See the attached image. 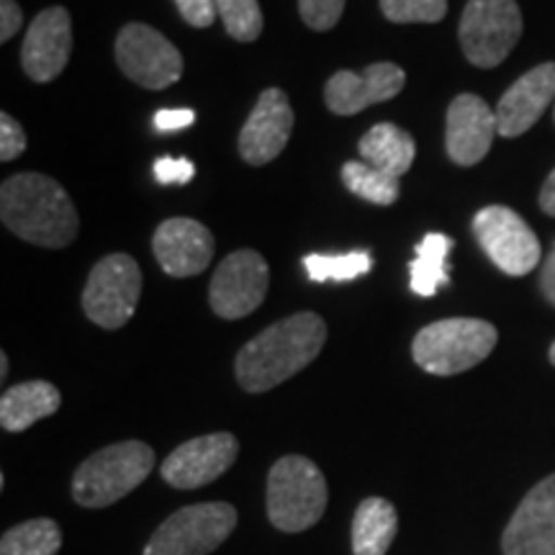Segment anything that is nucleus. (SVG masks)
I'll return each instance as SVG.
<instances>
[{"label": "nucleus", "mask_w": 555, "mask_h": 555, "mask_svg": "<svg viewBox=\"0 0 555 555\" xmlns=\"http://www.w3.org/2000/svg\"><path fill=\"white\" fill-rule=\"evenodd\" d=\"M196 176V165L185 157H163L155 163V178L163 185H185Z\"/></svg>", "instance_id": "obj_31"}, {"label": "nucleus", "mask_w": 555, "mask_h": 555, "mask_svg": "<svg viewBox=\"0 0 555 555\" xmlns=\"http://www.w3.org/2000/svg\"><path fill=\"white\" fill-rule=\"evenodd\" d=\"M116 62L124 75L142 88L165 90L183 75V57L176 44L147 24H127L116 39Z\"/></svg>", "instance_id": "obj_10"}, {"label": "nucleus", "mask_w": 555, "mask_h": 555, "mask_svg": "<svg viewBox=\"0 0 555 555\" xmlns=\"http://www.w3.org/2000/svg\"><path fill=\"white\" fill-rule=\"evenodd\" d=\"M155 468V450L142 440H124L99 450L73 476V499L86 509L116 504Z\"/></svg>", "instance_id": "obj_3"}, {"label": "nucleus", "mask_w": 555, "mask_h": 555, "mask_svg": "<svg viewBox=\"0 0 555 555\" xmlns=\"http://www.w3.org/2000/svg\"><path fill=\"white\" fill-rule=\"evenodd\" d=\"M224 29L237 41H255L262 34V11L258 0H217Z\"/></svg>", "instance_id": "obj_27"}, {"label": "nucleus", "mask_w": 555, "mask_h": 555, "mask_svg": "<svg viewBox=\"0 0 555 555\" xmlns=\"http://www.w3.org/2000/svg\"><path fill=\"white\" fill-rule=\"evenodd\" d=\"M360 155L367 165L388 172V176L401 178L412 168L416 144L409 131H404L397 124H376L373 129L365 131V137L360 139Z\"/></svg>", "instance_id": "obj_22"}, {"label": "nucleus", "mask_w": 555, "mask_h": 555, "mask_svg": "<svg viewBox=\"0 0 555 555\" xmlns=\"http://www.w3.org/2000/svg\"><path fill=\"white\" fill-rule=\"evenodd\" d=\"M196 121V111L191 108H163L155 114V129L168 134V131L189 129Z\"/></svg>", "instance_id": "obj_33"}, {"label": "nucleus", "mask_w": 555, "mask_h": 555, "mask_svg": "<svg viewBox=\"0 0 555 555\" xmlns=\"http://www.w3.org/2000/svg\"><path fill=\"white\" fill-rule=\"evenodd\" d=\"M26 150V134L11 114H0V159L11 163Z\"/></svg>", "instance_id": "obj_30"}, {"label": "nucleus", "mask_w": 555, "mask_h": 555, "mask_svg": "<svg viewBox=\"0 0 555 555\" xmlns=\"http://www.w3.org/2000/svg\"><path fill=\"white\" fill-rule=\"evenodd\" d=\"M551 363H553V365H555V343H553V345H551Z\"/></svg>", "instance_id": "obj_38"}, {"label": "nucleus", "mask_w": 555, "mask_h": 555, "mask_svg": "<svg viewBox=\"0 0 555 555\" xmlns=\"http://www.w3.org/2000/svg\"><path fill=\"white\" fill-rule=\"evenodd\" d=\"M324 343H327L324 319L314 311H298L270 324L242 347L234 360V376L245 391L266 393L314 363Z\"/></svg>", "instance_id": "obj_1"}, {"label": "nucleus", "mask_w": 555, "mask_h": 555, "mask_svg": "<svg viewBox=\"0 0 555 555\" xmlns=\"http://www.w3.org/2000/svg\"><path fill=\"white\" fill-rule=\"evenodd\" d=\"M406 86V73L393 62H376L363 73L339 69L324 86L327 108L337 116H352L376 103L391 101Z\"/></svg>", "instance_id": "obj_14"}, {"label": "nucleus", "mask_w": 555, "mask_h": 555, "mask_svg": "<svg viewBox=\"0 0 555 555\" xmlns=\"http://www.w3.org/2000/svg\"><path fill=\"white\" fill-rule=\"evenodd\" d=\"M294 129V108L281 88L262 90L240 131V152L249 165H268L286 150Z\"/></svg>", "instance_id": "obj_15"}, {"label": "nucleus", "mask_w": 555, "mask_h": 555, "mask_svg": "<svg viewBox=\"0 0 555 555\" xmlns=\"http://www.w3.org/2000/svg\"><path fill=\"white\" fill-rule=\"evenodd\" d=\"M62 404L57 386L50 380H26L5 388L0 399V425L5 433H24L44 416H52Z\"/></svg>", "instance_id": "obj_20"}, {"label": "nucleus", "mask_w": 555, "mask_h": 555, "mask_svg": "<svg viewBox=\"0 0 555 555\" xmlns=\"http://www.w3.org/2000/svg\"><path fill=\"white\" fill-rule=\"evenodd\" d=\"M309 281L327 283V281H356L373 268L371 253L356 249V253L345 255H307L304 258Z\"/></svg>", "instance_id": "obj_26"}, {"label": "nucleus", "mask_w": 555, "mask_h": 555, "mask_svg": "<svg viewBox=\"0 0 555 555\" xmlns=\"http://www.w3.org/2000/svg\"><path fill=\"white\" fill-rule=\"evenodd\" d=\"M474 234L491 262L512 278L527 275L543 258L535 232L506 206L481 208L474 219Z\"/></svg>", "instance_id": "obj_9"}, {"label": "nucleus", "mask_w": 555, "mask_h": 555, "mask_svg": "<svg viewBox=\"0 0 555 555\" xmlns=\"http://www.w3.org/2000/svg\"><path fill=\"white\" fill-rule=\"evenodd\" d=\"M5 376H9V356H5V352H0V378L5 380Z\"/></svg>", "instance_id": "obj_37"}, {"label": "nucleus", "mask_w": 555, "mask_h": 555, "mask_svg": "<svg viewBox=\"0 0 555 555\" xmlns=\"http://www.w3.org/2000/svg\"><path fill=\"white\" fill-rule=\"evenodd\" d=\"M327 481L314 461L286 455L268 474V519L281 532H304L327 509Z\"/></svg>", "instance_id": "obj_4"}, {"label": "nucleus", "mask_w": 555, "mask_h": 555, "mask_svg": "<svg viewBox=\"0 0 555 555\" xmlns=\"http://www.w3.org/2000/svg\"><path fill=\"white\" fill-rule=\"evenodd\" d=\"M180 16L189 21L196 29H206L217 18V0H176Z\"/></svg>", "instance_id": "obj_32"}, {"label": "nucleus", "mask_w": 555, "mask_h": 555, "mask_svg": "<svg viewBox=\"0 0 555 555\" xmlns=\"http://www.w3.org/2000/svg\"><path fill=\"white\" fill-rule=\"evenodd\" d=\"M60 547L62 530L50 517L21 522L0 538V555H57Z\"/></svg>", "instance_id": "obj_24"}, {"label": "nucleus", "mask_w": 555, "mask_h": 555, "mask_svg": "<svg viewBox=\"0 0 555 555\" xmlns=\"http://www.w3.org/2000/svg\"><path fill=\"white\" fill-rule=\"evenodd\" d=\"M496 134V111H491L483 99L474 93H463L450 103L446 147L455 165L468 168V165L481 163L489 155Z\"/></svg>", "instance_id": "obj_18"}, {"label": "nucleus", "mask_w": 555, "mask_h": 555, "mask_svg": "<svg viewBox=\"0 0 555 555\" xmlns=\"http://www.w3.org/2000/svg\"><path fill=\"white\" fill-rule=\"evenodd\" d=\"M0 219L21 240L60 249L78 234V211L57 180L18 172L0 189Z\"/></svg>", "instance_id": "obj_2"}, {"label": "nucleus", "mask_w": 555, "mask_h": 555, "mask_svg": "<svg viewBox=\"0 0 555 555\" xmlns=\"http://www.w3.org/2000/svg\"><path fill=\"white\" fill-rule=\"evenodd\" d=\"M21 24H24V13L16 0H0V41H11L16 37Z\"/></svg>", "instance_id": "obj_34"}, {"label": "nucleus", "mask_w": 555, "mask_h": 555, "mask_svg": "<svg viewBox=\"0 0 555 555\" xmlns=\"http://www.w3.org/2000/svg\"><path fill=\"white\" fill-rule=\"evenodd\" d=\"M73 52V21L62 5L41 11L26 31L21 62L34 82H50L67 67Z\"/></svg>", "instance_id": "obj_16"}, {"label": "nucleus", "mask_w": 555, "mask_h": 555, "mask_svg": "<svg viewBox=\"0 0 555 555\" xmlns=\"http://www.w3.org/2000/svg\"><path fill=\"white\" fill-rule=\"evenodd\" d=\"M540 291H543V296L555 307V249L547 255V260L543 262V273H540Z\"/></svg>", "instance_id": "obj_35"}, {"label": "nucleus", "mask_w": 555, "mask_h": 555, "mask_svg": "<svg viewBox=\"0 0 555 555\" xmlns=\"http://www.w3.org/2000/svg\"><path fill=\"white\" fill-rule=\"evenodd\" d=\"M142 296V270L129 255L116 253L90 270L82 291V309L103 330H121L134 317Z\"/></svg>", "instance_id": "obj_8"}, {"label": "nucleus", "mask_w": 555, "mask_h": 555, "mask_svg": "<svg viewBox=\"0 0 555 555\" xmlns=\"http://www.w3.org/2000/svg\"><path fill=\"white\" fill-rule=\"evenodd\" d=\"M499 332L483 319H442L416 332L414 363L433 376H455L483 363L496 347Z\"/></svg>", "instance_id": "obj_5"}, {"label": "nucleus", "mask_w": 555, "mask_h": 555, "mask_svg": "<svg viewBox=\"0 0 555 555\" xmlns=\"http://www.w3.org/2000/svg\"><path fill=\"white\" fill-rule=\"evenodd\" d=\"M399 530V515L384 496H367L352 517V553L386 555Z\"/></svg>", "instance_id": "obj_21"}, {"label": "nucleus", "mask_w": 555, "mask_h": 555, "mask_svg": "<svg viewBox=\"0 0 555 555\" xmlns=\"http://www.w3.org/2000/svg\"><path fill=\"white\" fill-rule=\"evenodd\" d=\"M343 183L352 196L371 201L378 206H391L399 198V178L388 176V172L373 168L365 159H352L345 163Z\"/></svg>", "instance_id": "obj_25"}, {"label": "nucleus", "mask_w": 555, "mask_h": 555, "mask_svg": "<svg viewBox=\"0 0 555 555\" xmlns=\"http://www.w3.org/2000/svg\"><path fill=\"white\" fill-rule=\"evenodd\" d=\"M461 47L470 65L496 67L522 37L517 0H468L461 16Z\"/></svg>", "instance_id": "obj_7"}, {"label": "nucleus", "mask_w": 555, "mask_h": 555, "mask_svg": "<svg viewBox=\"0 0 555 555\" xmlns=\"http://www.w3.org/2000/svg\"><path fill=\"white\" fill-rule=\"evenodd\" d=\"M270 286V268L255 249H237L219 262L211 278L208 301L221 319H242L253 314L266 301Z\"/></svg>", "instance_id": "obj_11"}, {"label": "nucleus", "mask_w": 555, "mask_h": 555, "mask_svg": "<svg viewBox=\"0 0 555 555\" xmlns=\"http://www.w3.org/2000/svg\"><path fill=\"white\" fill-rule=\"evenodd\" d=\"M237 519V509L227 502L183 506L157 527L144 555H208L232 535Z\"/></svg>", "instance_id": "obj_6"}, {"label": "nucleus", "mask_w": 555, "mask_h": 555, "mask_svg": "<svg viewBox=\"0 0 555 555\" xmlns=\"http://www.w3.org/2000/svg\"><path fill=\"white\" fill-rule=\"evenodd\" d=\"M540 208L547 217H555V170L547 176L543 191H540Z\"/></svg>", "instance_id": "obj_36"}, {"label": "nucleus", "mask_w": 555, "mask_h": 555, "mask_svg": "<svg viewBox=\"0 0 555 555\" xmlns=\"http://www.w3.org/2000/svg\"><path fill=\"white\" fill-rule=\"evenodd\" d=\"M555 99V62H543L525 73L515 86L502 95L496 106L499 134L506 139L522 137L527 129L545 114Z\"/></svg>", "instance_id": "obj_19"}, {"label": "nucleus", "mask_w": 555, "mask_h": 555, "mask_svg": "<svg viewBox=\"0 0 555 555\" xmlns=\"http://www.w3.org/2000/svg\"><path fill=\"white\" fill-rule=\"evenodd\" d=\"M159 268L172 278L204 273L214 258V234L196 219H165L152 237Z\"/></svg>", "instance_id": "obj_17"}, {"label": "nucleus", "mask_w": 555, "mask_h": 555, "mask_svg": "<svg viewBox=\"0 0 555 555\" xmlns=\"http://www.w3.org/2000/svg\"><path fill=\"white\" fill-rule=\"evenodd\" d=\"M380 11L393 24H437L446 18L448 0H380Z\"/></svg>", "instance_id": "obj_28"}, {"label": "nucleus", "mask_w": 555, "mask_h": 555, "mask_svg": "<svg viewBox=\"0 0 555 555\" xmlns=\"http://www.w3.org/2000/svg\"><path fill=\"white\" fill-rule=\"evenodd\" d=\"M502 551L504 555H555V474L527 491L504 527Z\"/></svg>", "instance_id": "obj_13"}, {"label": "nucleus", "mask_w": 555, "mask_h": 555, "mask_svg": "<svg viewBox=\"0 0 555 555\" xmlns=\"http://www.w3.org/2000/svg\"><path fill=\"white\" fill-rule=\"evenodd\" d=\"M453 249V240L448 234H427L425 240L416 245V258L409 266L412 275V291L416 296H435L442 286H448V255Z\"/></svg>", "instance_id": "obj_23"}, {"label": "nucleus", "mask_w": 555, "mask_h": 555, "mask_svg": "<svg viewBox=\"0 0 555 555\" xmlns=\"http://www.w3.org/2000/svg\"><path fill=\"white\" fill-rule=\"evenodd\" d=\"M240 442L232 433L193 437L165 457L159 474L172 489L191 491L214 483L237 461Z\"/></svg>", "instance_id": "obj_12"}, {"label": "nucleus", "mask_w": 555, "mask_h": 555, "mask_svg": "<svg viewBox=\"0 0 555 555\" xmlns=\"http://www.w3.org/2000/svg\"><path fill=\"white\" fill-rule=\"evenodd\" d=\"M304 24L314 31H330L343 18L345 0H298Z\"/></svg>", "instance_id": "obj_29"}]
</instances>
